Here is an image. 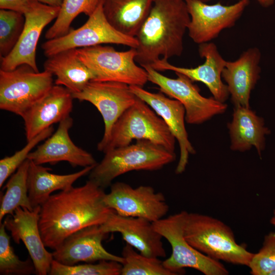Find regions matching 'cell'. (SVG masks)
I'll use <instances>...</instances> for the list:
<instances>
[{
	"mask_svg": "<svg viewBox=\"0 0 275 275\" xmlns=\"http://www.w3.org/2000/svg\"><path fill=\"white\" fill-rule=\"evenodd\" d=\"M93 181L51 195L41 205L39 228L46 247L55 250L85 227L101 225L115 212L104 202L105 193Z\"/></svg>",
	"mask_w": 275,
	"mask_h": 275,
	"instance_id": "1",
	"label": "cell"
},
{
	"mask_svg": "<svg viewBox=\"0 0 275 275\" xmlns=\"http://www.w3.org/2000/svg\"><path fill=\"white\" fill-rule=\"evenodd\" d=\"M190 20L186 3L181 0H155L138 33L135 61L141 66L162 58L180 56Z\"/></svg>",
	"mask_w": 275,
	"mask_h": 275,
	"instance_id": "2",
	"label": "cell"
},
{
	"mask_svg": "<svg viewBox=\"0 0 275 275\" xmlns=\"http://www.w3.org/2000/svg\"><path fill=\"white\" fill-rule=\"evenodd\" d=\"M89 173V180L104 189L116 177L133 171H157L176 159L175 152L147 140L105 153Z\"/></svg>",
	"mask_w": 275,
	"mask_h": 275,
	"instance_id": "3",
	"label": "cell"
},
{
	"mask_svg": "<svg viewBox=\"0 0 275 275\" xmlns=\"http://www.w3.org/2000/svg\"><path fill=\"white\" fill-rule=\"evenodd\" d=\"M184 235L197 250L219 261L248 266L254 255L236 242L229 226L209 215L187 212Z\"/></svg>",
	"mask_w": 275,
	"mask_h": 275,
	"instance_id": "4",
	"label": "cell"
},
{
	"mask_svg": "<svg viewBox=\"0 0 275 275\" xmlns=\"http://www.w3.org/2000/svg\"><path fill=\"white\" fill-rule=\"evenodd\" d=\"M147 140L174 152L176 139L164 121L145 101L137 98L113 125L103 152Z\"/></svg>",
	"mask_w": 275,
	"mask_h": 275,
	"instance_id": "5",
	"label": "cell"
},
{
	"mask_svg": "<svg viewBox=\"0 0 275 275\" xmlns=\"http://www.w3.org/2000/svg\"><path fill=\"white\" fill-rule=\"evenodd\" d=\"M187 212L182 211L153 222L155 229L170 244L172 254L163 261L166 268L176 274L185 268L196 269L205 275H227L229 271L221 261L213 259L192 246L184 235Z\"/></svg>",
	"mask_w": 275,
	"mask_h": 275,
	"instance_id": "6",
	"label": "cell"
},
{
	"mask_svg": "<svg viewBox=\"0 0 275 275\" xmlns=\"http://www.w3.org/2000/svg\"><path fill=\"white\" fill-rule=\"evenodd\" d=\"M80 60L92 71L96 81H117L143 87L148 81L145 69L136 64L135 48L117 51L101 45L77 49Z\"/></svg>",
	"mask_w": 275,
	"mask_h": 275,
	"instance_id": "7",
	"label": "cell"
},
{
	"mask_svg": "<svg viewBox=\"0 0 275 275\" xmlns=\"http://www.w3.org/2000/svg\"><path fill=\"white\" fill-rule=\"evenodd\" d=\"M52 76L26 64L9 71L0 69V108L22 117L53 87Z\"/></svg>",
	"mask_w": 275,
	"mask_h": 275,
	"instance_id": "8",
	"label": "cell"
},
{
	"mask_svg": "<svg viewBox=\"0 0 275 275\" xmlns=\"http://www.w3.org/2000/svg\"><path fill=\"white\" fill-rule=\"evenodd\" d=\"M142 67L147 73L149 81L157 85L161 92L183 105L187 123L200 124L215 116L224 114L227 110L225 103L213 97L202 96L199 87L187 76L176 73L177 77L172 78L161 74L150 65Z\"/></svg>",
	"mask_w": 275,
	"mask_h": 275,
	"instance_id": "9",
	"label": "cell"
},
{
	"mask_svg": "<svg viewBox=\"0 0 275 275\" xmlns=\"http://www.w3.org/2000/svg\"><path fill=\"white\" fill-rule=\"evenodd\" d=\"M103 2V1H102ZM102 44H120L136 48V38L125 35L114 28L104 14L102 2L80 27L66 35L47 40L41 45L44 55L49 57L62 51Z\"/></svg>",
	"mask_w": 275,
	"mask_h": 275,
	"instance_id": "10",
	"label": "cell"
},
{
	"mask_svg": "<svg viewBox=\"0 0 275 275\" xmlns=\"http://www.w3.org/2000/svg\"><path fill=\"white\" fill-rule=\"evenodd\" d=\"M72 95L74 99L90 102L101 114L104 131L97 150L101 152L108 142L114 124L138 98L129 85L117 81H91L82 91Z\"/></svg>",
	"mask_w": 275,
	"mask_h": 275,
	"instance_id": "11",
	"label": "cell"
},
{
	"mask_svg": "<svg viewBox=\"0 0 275 275\" xmlns=\"http://www.w3.org/2000/svg\"><path fill=\"white\" fill-rule=\"evenodd\" d=\"M104 202L119 215L142 217L152 222L163 218L169 210L162 193L156 192L150 186L134 188L122 182L111 184Z\"/></svg>",
	"mask_w": 275,
	"mask_h": 275,
	"instance_id": "12",
	"label": "cell"
},
{
	"mask_svg": "<svg viewBox=\"0 0 275 275\" xmlns=\"http://www.w3.org/2000/svg\"><path fill=\"white\" fill-rule=\"evenodd\" d=\"M250 3V0H239L224 5L219 2L212 5L197 0L186 2L190 18L189 37L198 44L210 42L224 29L234 26Z\"/></svg>",
	"mask_w": 275,
	"mask_h": 275,
	"instance_id": "13",
	"label": "cell"
},
{
	"mask_svg": "<svg viewBox=\"0 0 275 275\" xmlns=\"http://www.w3.org/2000/svg\"><path fill=\"white\" fill-rule=\"evenodd\" d=\"M60 7L31 1L24 13L25 23L19 39L11 52L1 58V70H12L26 64L39 71L36 62V48L44 28L56 19Z\"/></svg>",
	"mask_w": 275,
	"mask_h": 275,
	"instance_id": "14",
	"label": "cell"
},
{
	"mask_svg": "<svg viewBox=\"0 0 275 275\" xmlns=\"http://www.w3.org/2000/svg\"><path fill=\"white\" fill-rule=\"evenodd\" d=\"M41 206L32 210L21 207L17 208L12 214L8 215L4 221L14 241L17 244L22 241L27 249L38 275L49 273L53 260L52 253L45 249L39 228V219Z\"/></svg>",
	"mask_w": 275,
	"mask_h": 275,
	"instance_id": "15",
	"label": "cell"
},
{
	"mask_svg": "<svg viewBox=\"0 0 275 275\" xmlns=\"http://www.w3.org/2000/svg\"><path fill=\"white\" fill-rule=\"evenodd\" d=\"M130 88L138 98L147 103L164 121L178 141L180 157L175 173H182L188 163L189 155L196 153L185 128V109L183 105L178 100L166 96L160 91L153 93L134 85L130 86Z\"/></svg>",
	"mask_w": 275,
	"mask_h": 275,
	"instance_id": "16",
	"label": "cell"
},
{
	"mask_svg": "<svg viewBox=\"0 0 275 275\" xmlns=\"http://www.w3.org/2000/svg\"><path fill=\"white\" fill-rule=\"evenodd\" d=\"M198 52L201 58L205 59V62L195 68L176 66L162 58L151 66L158 71H172L187 76L194 82L203 83L214 99L225 103L230 96L228 87L222 77L227 61L221 56L216 45L211 42L199 44Z\"/></svg>",
	"mask_w": 275,
	"mask_h": 275,
	"instance_id": "17",
	"label": "cell"
},
{
	"mask_svg": "<svg viewBox=\"0 0 275 275\" xmlns=\"http://www.w3.org/2000/svg\"><path fill=\"white\" fill-rule=\"evenodd\" d=\"M106 234L100 225L81 229L67 237L54 250L53 259L67 265L101 260L115 261L122 264V256L112 254L103 246L102 241Z\"/></svg>",
	"mask_w": 275,
	"mask_h": 275,
	"instance_id": "18",
	"label": "cell"
},
{
	"mask_svg": "<svg viewBox=\"0 0 275 275\" xmlns=\"http://www.w3.org/2000/svg\"><path fill=\"white\" fill-rule=\"evenodd\" d=\"M101 228L104 233L117 232L126 243L143 255L166 257L162 236L155 229L153 222L142 217L125 216L116 212L111 214Z\"/></svg>",
	"mask_w": 275,
	"mask_h": 275,
	"instance_id": "19",
	"label": "cell"
},
{
	"mask_svg": "<svg viewBox=\"0 0 275 275\" xmlns=\"http://www.w3.org/2000/svg\"><path fill=\"white\" fill-rule=\"evenodd\" d=\"M72 125L70 116L61 121L55 132L30 152L28 159L37 164L66 161L73 167L96 165L97 162L93 155L77 146L70 139L69 131Z\"/></svg>",
	"mask_w": 275,
	"mask_h": 275,
	"instance_id": "20",
	"label": "cell"
},
{
	"mask_svg": "<svg viewBox=\"0 0 275 275\" xmlns=\"http://www.w3.org/2000/svg\"><path fill=\"white\" fill-rule=\"evenodd\" d=\"M73 99L72 93L66 88L53 85L22 117L27 141L70 116Z\"/></svg>",
	"mask_w": 275,
	"mask_h": 275,
	"instance_id": "21",
	"label": "cell"
},
{
	"mask_svg": "<svg viewBox=\"0 0 275 275\" xmlns=\"http://www.w3.org/2000/svg\"><path fill=\"white\" fill-rule=\"evenodd\" d=\"M261 52L256 47L244 51L234 61H227L222 77L234 106L250 107L252 90L260 78Z\"/></svg>",
	"mask_w": 275,
	"mask_h": 275,
	"instance_id": "22",
	"label": "cell"
},
{
	"mask_svg": "<svg viewBox=\"0 0 275 275\" xmlns=\"http://www.w3.org/2000/svg\"><path fill=\"white\" fill-rule=\"evenodd\" d=\"M227 126L232 150L245 152L254 147L261 156L265 147V136L270 133L262 117L250 107L234 106L232 120Z\"/></svg>",
	"mask_w": 275,
	"mask_h": 275,
	"instance_id": "23",
	"label": "cell"
},
{
	"mask_svg": "<svg viewBox=\"0 0 275 275\" xmlns=\"http://www.w3.org/2000/svg\"><path fill=\"white\" fill-rule=\"evenodd\" d=\"M47 58L44 70L56 76V85L64 86L72 94L80 92L94 79L92 71L78 56L77 49L65 50Z\"/></svg>",
	"mask_w": 275,
	"mask_h": 275,
	"instance_id": "24",
	"label": "cell"
},
{
	"mask_svg": "<svg viewBox=\"0 0 275 275\" xmlns=\"http://www.w3.org/2000/svg\"><path fill=\"white\" fill-rule=\"evenodd\" d=\"M95 166L85 167L74 173L59 175L51 173L49 172L51 169L36 164L30 160L28 187L32 206L35 208L41 206L56 190H64L70 188L77 180L89 174Z\"/></svg>",
	"mask_w": 275,
	"mask_h": 275,
	"instance_id": "25",
	"label": "cell"
},
{
	"mask_svg": "<svg viewBox=\"0 0 275 275\" xmlns=\"http://www.w3.org/2000/svg\"><path fill=\"white\" fill-rule=\"evenodd\" d=\"M155 0H103L104 14L111 25L120 33L136 36L147 19Z\"/></svg>",
	"mask_w": 275,
	"mask_h": 275,
	"instance_id": "26",
	"label": "cell"
},
{
	"mask_svg": "<svg viewBox=\"0 0 275 275\" xmlns=\"http://www.w3.org/2000/svg\"><path fill=\"white\" fill-rule=\"evenodd\" d=\"M30 160L26 159L13 173L5 185L6 192L2 197L0 223L5 216L12 214L21 207L32 210L28 195V175Z\"/></svg>",
	"mask_w": 275,
	"mask_h": 275,
	"instance_id": "27",
	"label": "cell"
},
{
	"mask_svg": "<svg viewBox=\"0 0 275 275\" xmlns=\"http://www.w3.org/2000/svg\"><path fill=\"white\" fill-rule=\"evenodd\" d=\"M103 0H63L60 11L53 24L48 29L45 37L47 40L66 35L70 30L73 20L80 14L90 16Z\"/></svg>",
	"mask_w": 275,
	"mask_h": 275,
	"instance_id": "28",
	"label": "cell"
},
{
	"mask_svg": "<svg viewBox=\"0 0 275 275\" xmlns=\"http://www.w3.org/2000/svg\"><path fill=\"white\" fill-rule=\"evenodd\" d=\"M134 249L126 243L123 247L121 275H175L165 267L159 258L143 255Z\"/></svg>",
	"mask_w": 275,
	"mask_h": 275,
	"instance_id": "29",
	"label": "cell"
},
{
	"mask_svg": "<svg viewBox=\"0 0 275 275\" xmlns=\"http://www.w3.org/2000/svg\"><path fill=\"white\" fill-rule=\"evenodd\" d=\"M5 225L0 226V274L5 275H28L36 273L34 263L31 259L22 261L15 254L10 244V237Z\"/></svg>",
	"mask_w": 275,
	"mask_h": 275,
	"instance_id": "30",
	"label": "cell"
},
{
	"mask_svg": "<svg viewBox=\"0 0 275 275\" xmlns=\"http://www.w3.org/2000/svg\"><path fill=\"white\" fill-rule=\"evenodd\" d=\"M25 23L24 15L8 10H0V57L8 55L17 43Z\"/></svg>",
	"mask_w": 275,
	"mask_h": 275,
	"instance_id": "31",
	"label": "cell"
},
{
	"mask_svg": "<svg viewBox=\"0 0 275 275\" xmlns=\"http://www.w3.org/2000/svg\"><path fill=\"white\" fill-rule=\"evenodd\" d=\"M122 264L118 262L101 260L97 263L67 265L53 260L50 275H120Z\"/></svg>",
	"mask_w": 275,
	"mask_h": 275,
	"instance_id": "32",
	"label": "cell"
},
{
	"mask_svg": "<svg viewBox=\"0 0 275 275\" xmlns=\"http://www.w3.org/2000/svg\"><path fill=\"white\" fill-rule=\"evenodd\" d=\"M52 126L45 129L31 140L21 150L10 156H6L0 160V187L26 159L32 149L40 142L47 139L53 132Z\"/></svg>",
	"mask_w": 275,
	"mask_h": 275,
	"instance_id": "33",
	"label": "cell"
},
{
	"mask_svg": "<svg viewBox=\"0 0 275 275\" xmlns=\"http://www.w3.org/2000/svg\"><path fill=\"white\" fill-rule=\"evenodd\" d=\"M248 267L253 275H268L275 269V232L265 236L262 248L254 253Z\"/></svg>",
	"mask_w": 275,
	"mask_h": 275,
	"instance_id": "34",
	"label": "cell"
},
{
	"mask_svg": "<svg viewBox=\"0 0 275 275\" xmlns=\"http://www.w3.org/2000/svg\"><path fill=\"white\" fill-rule=\"evenodd\" d=\"M32 0H0V9L12 10L22 14L28 10Z\"/></svg>",
	"mask_w": 275,
	"mask_h": 275,
	"instance_id": "35",
	"label": "cell"
},
{
	"mask_svg": "<svg viewBox=\"0 0 275 275\" xmlns=\"http://www.w3.org/2000/svg\"><path fill=\"white\" fill-rule=\"evenodd\" d=\"M39 2L40 3L52 6L60 7H61L63 0H32Z\"/></svg>",
	"mask_w": 275,
	"mask_h": 275,
	"instance_id": "36",
	"label": "cell"
},
{
	"mask_svg": "<svg viewBox=\"0 0 275 275\" xmlns=\"http://www.w3.org/2000/svg\"><path fill=\"white\" fill-rule=\"evenodd\" d=\"M258 3L263 7L268 8L271 6L274 3L275 0H256Z\"/></svg>",
	"mask_w": 275,
	"mask_h": 275,
	"instance_id": "37",
	"label": "cell"
},
{
	"mask_svg": "<svg viewBox=\"0 0 275 275\" xmlns=\"http://www.w3.org/2000/svg\"><path fill=\"white\" fill-rule=\"evenodd\" d=\"M270 223L275 226V210L273 211V215L270 220Z\"/></svg>",
	"mask_w": 275,
	"mask_h": 275,
	"instance_id": "38",
	"label": "cell"
},
{
	"mask_svg": "<svg viewBox=\"0 0 275 275\" xmlns=\"http://www.w3.org/2000/svg\"><path fill=\"white\" fill-rule=\"evenodd\" d=\"M181 1H183L184 2H187V1H191V0H181ZM197 1H201V2H204V3H208L209 2H210V1L211 0H197Z\"/></svg>",
	"mask_w": 275,
	"mask_h": 275,
	"instance_id": "39",
	"label": "cell"
},
{
	"mask_svg": "<svg viewBox=\"0 0 275 275\" xmlns=\"http://www.w3.org/2000/svg\"><path fill=\"white\" fill-rule=\"evenodd\" d=\"M268 275H275V269L271 271H270Z\"/></svg>",
	"mask_w": 275,
	"mask_h": 275,
	"instance_id": "40",
	"label": "cell"
},
{
	"mask_svg": "<svg viewBox=\"0 0 275 275\" xmlns=\"http://www.w3.org/2000/svg\"><path fill=\"white\" fill-rule=\"evenodd\" d=\"M274 43H275V42H274Z\"/></svg>",
	"mask_w": 275,
	"mask_h": 275,
	"instance_id": "41",
	"label": "cell"
}]
</instances>
